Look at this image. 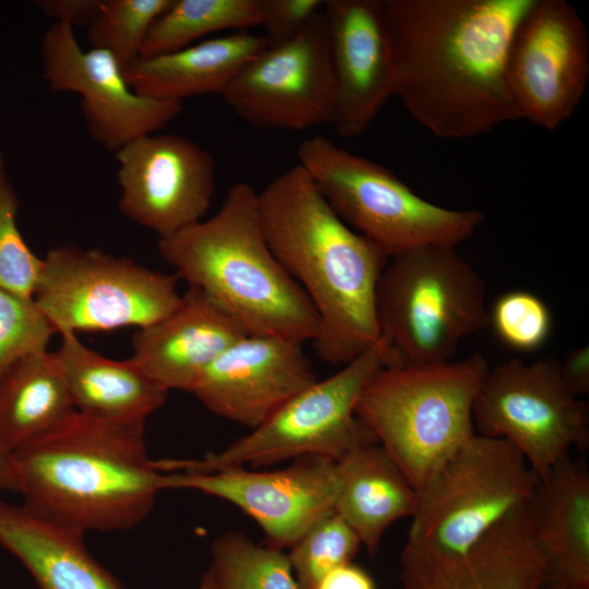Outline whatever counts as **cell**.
I'll return each instance as SVG.
<instances>
[{
  "label": "cell",
  "mask_w": 589,
  "mask_h": 589,
  "mask_svg": "<svg viewBox=\"0 0 589 589\" xmlns=\"http://www.w3.org/2000/svg\"><path fill=\"white\" fill-rule=\"evenodd\" d=\"M496 336L518 351L542 347L552 330V315L542 299L526 290L503 293L489 313Z\"/></svg>",
  "instance_id": "1f68e13d"
},
{
  "label": "cell",
  "mask_w": 589,
  "mask_h": 589,
  "mask_svg": "<svg viewBox=\"0 0 589 589\" xmlns=\"http://www.w3.org/2000/svg\"><path fill=\"white\" fill-rule=\"evenodd\" d=\"M507 86L520 119L549 131L577 109L589 80V36L565 0H533L513 35Z\"/></svg>",
  "instance_id": "7c38bea8"
},
{
  "label": "cell",
  "mask_w": 589,
  "mask_h": 589,
  "mask_svg": "<svg viewBox=\"0 0 589 589\" xmlns=\"http://www.w3.org/2000/svg\"><path fill=\"white\" fill-rule=\"evenodd\" d=\"M376 316L387 368L449 361L465 337L490 324L484 281L447 245L390 255L377 284Z\"/></svg>",
  "instance_id": "8992f818"
},
{
  "label": "cell",
  "mask_w": 589,
  "mask_h": 589,
  "mask_svg": "<svg viewBox=\"0 0 589 589\" xmlns=\"http://www.w3.org/2000/svg\"><path fill=\"white\" fill-rule=\"evenodd\" d=\"M400 566L401 589H539L548 578L526 506L462 555L444 554L407 540Z\"/></svg>",
  "instance_id": "d6986e66"
},
{
  "label": "cell",
  "mask_w": 589,
  "mask_h": 589,
  "mask_svg": "<svg viewBox=\"0 0 589 589\" xmlns=\"http://www.w3.org/2000/svg\"><path fill=\"white\" fill-rule=\"evenodd\" d=\"M267 47L263 35L240 31L203 40L180 50L139 58L124 69L140 95L166 100L221 94L237 74Z\"/></svg>",
  "instance_id": "cb8c5ba5"
},
{
  "label": "cell",
  "mask_w": 589,
  "mask_h": 589,
  "mask_svg": "<svg viewBox=\"0 0 589 589\" xmlns=\"http://www.w3.org/2000/svg\"><path fill=\"white\" fill-rule=\"evenodd\" d=\"M119 209L158 238L202 220L215 188V160L194 141L147 134L116 152Z\"/></svg>",
  "instance_id": "9a60e30c"
},
{
  "label": "cell",
  "mask_w": 589,
  "mask_h": 589,
  "mask_svg": "<svg viewBox=\"0 0 589 589\" xmlns=\"http://www.w3.org/2000/svg\"><path fill=\"white\" fill-rule=\"evenodd\" d=\"M144 425L76 410L12 452L22 505L81 533L137 526L163 491V472L148 455Z\"/></svg>",
  "instance_id": "3957f363"
},
{
  "label": "cell",
  "mask_w": 589,
  "mask_h": 589,
  "mask_svg": "<svg viewBox=\"0 0 589 589\" xmlns=\"http://www.w3.org/2000/svg\"><path fill=\"white\" fill-rule=\"evenodd\" d=\"M0 490L17 493V481L12 453L0 443Z\"/></svg>",
  "instance_id": "74e56055"
},
{
  "label": "cell",
  "mask_w": 589,
  "mask_h": 589,
  "mask_svg": "<svg viewBox=\"0 0 589 589\" xmlns=\"http://www.w3.org/2000/svg\"><path fill=\"white\" fill-rule=\"evenodd\" d=\"M104 0H37L34 4L57 23L88 26L98 14Z\"/></svg>",
  "instance_id": "e575fe53"
},
{
  "label": "cell",
  "mask_w": 589,
  "mask_h": 589,
  "mask_svg": "<svg viewBox=\"0 0 589 589\" xmlns=\"http://www.w3.org/2000/svg\"><path fill=\"white\" fill-rule=\"evenodd\" d=\"M211 567L218 589H300L288 554L228 531L211 548Z\"/></svg>",
  "instance_id": "83f0119b"
},
{
  "label": "cell",
  "mask_w": 589,
  "mask_h": 589,
  "mask_svg": "<svg viewBox=\"0 0 589 589\" xmlns=\"http://www.w3.org/2000/svg\"><path fill=\"white\" fill-rule=\"evenodd\" d=\"M314 589H375L372 577L352 563L327 573Z\"/></svg>",
  "instance_id": "8d00e7d4"
},
{
  "label": "cell",
  "mask_w": 589,
  "mask_h": 589,
  "mask_svg": "<svg viewBox=\"0 0 589 589\" xmlns=\"http://www.w3.org/2000/svg\"><path fill=\"white\" fill-rule=\"evenodd\" d=\"M361 541L335 509L313 524L288 554L300 589H314L330 570L349 564Z\"/></svg>",
  "instance_id": "f546056e"
},
{
  "label": "cell",
  "mask_w": 589,
  "mask_h": 589,
  "mask_svg": "<svg viewBox=\"0 0 589 589\" xmlns=\"http://www.w3.org/2000/svg\"><path fill=\"white\" fill-rule=\"evenodd\" d=\"M257 209L272 252L317 314V357L342 366L375 350L389 366L376 316L389 256L338 217L299 164L257 193Z\"/></svg>",
  "instance_id": "7a4b0ae2"
},
{
  "label": "cell",
  "mask_w": 589,
  "mask_h": 589,
  "mask_svg": "<svg viewBox=\"0 0 589 589\" xmlns=\"http://www.w3.org/2000/svg\"><path fill=\"white\" fill-rule=\"evenodd\" d=\"M40 56L49 87L80 95L91 137L108 151L116 153L129 142L157 132L183 110L182 101L137 94L115 57L103 49L84 50L68 24L56 22L46 31Z\"/></svg>",
  "instance_id": "5bb4252c"
},
{
  "label": "cell",
  "mask_w": 589,
  "mask_h": 589,
  "mask_svg": "<svg viewBox=\"0 0 589 589\" xmlns=\"http://www.w3.org/2000/svg\"><path fill=\"white\" fill-rule=\"evenodd\" d=\"M539 589H564V588L552 585V584L545 581Z\"/></svg>",
  "instance_id": "ab89813d"
},
{
  "label": "cell",
  "mask_w": 589,
  "mask_h": 589,
  "mask_svg": "<svg viewBox=\"0 0 589 589\" xmlns=\"http://www.w3.org/2000/svg\"><path fill=\"white\" fill-rule=\"evenodd\" d=\"M546 581L564 589H589V472L569 455L539 479L527 504Z\"/></svg>",
  "instance_id": "44dd1931"
},
{
  "label": "cell",
  "mask_w": 589,
  "mask_h": 589,
  "mask_svg": "<svg viewBox=\"0 0 589 589\" xmlns=\"http://www.w3.org/2000/svg\"><path fill=\"white\" fill-rule=\"evenodd\" d=\"M297 157L338 217L388 256L423 245L456 248L483 221L479 211L424 200L389 169L325 136L303 141Z\"/></svg>",
  "instance_id": "52a82bcc"
},
{
  "label": "cell",
  "mask_w": 589,
  "mask_h": 589,
  "mask_svg": "<svg viewBox=\"0 0 589 589\" xmlns=\"http://www.w3.org/2000/svg\"><path fill=\"white\" fill-rule=\"evenodd\" d=\"M161 486L194 490L231 503L262 528L267 545L284 550L334 510L337 465L324 457H304L274 471L240 467L213 472H163Z\"/></svg>",
  "instance_id": "2e32d148"
},
{
  "label": "cell",
  "mask_w": 589,
  "mask_h": 589,
  "mask_svg": "<svg viewBox=\"0 0 589 589\" xmlns=\"http://www.w3.org/2000/svg\"><path fill=\"white\" fill-rule=\"evenodd\" d=\"M75 411L55 352L26 354L0 374V443L11 453L51 432Z\"/></svg>",
  "instance_id": "484cf974"
},
{
  "label": "cell",
  "mask_w": 589,
  "mask_h": 589,
  "mask_svg": "<svg viewBox=\"0 0 589 589\" xmlns=\"http://www.w3.org/2000/svg\"><path fill=\"white\" fill-rule=\"evenodd\" d=\"M173 0H104L87 26L89 48L110 52L125 69L140 58L141 48L154 22Z\"/></svg>",
  "instance_id": "f1b7e54d"
},
{
  "label": "cell",
  "mask_w": 589,
  "mask_h": 589,
  "mask_svg": "<svg viewBox=\"0 0 589 589\" xmlns=\"http://www.w3.org/2000/svg\"><path fill=\"white\" fill-rule=\"evenodd\" d=\"M34 301L55 333L152 325L179 304L178 276L75 244L43 259Z\"/></svg>",
  "instance_id": "30bf717a"
},
{
  "label": "cell",
  "mask_w": 589,
  "mask_h": 589,
  "mask_svg": "<svg viewBox=\"0 0 589 589\" xmlns=\"http://www.w3.org/2000/svg\"><path fill=\"white\" fill-rule=\"evenodd\" d=\"M158 252L247 335L300 344L316 338L317 314L272 252L250 184L235 183L211 218L158 238Z\"/></svg>",
  "instance_id": "277c9868"
},
{
  "label": "cell",
  "mask_w": 589,
  "mask_h": 589,
  "mask_svg": "<svg viewBox=\"0 0 589 589\" xmlns=\"http://www.w3.org/2000/svg\"><path fill=\"white\" fill-rule=\"evenodd\" d=\"M336 465L334 509L373 555L387 528L413 515L418 491L378 443L349 452Z\"/></svg>",
  "instance_id": "d4e9b609"
},
{
  "label": "cell",
  "mask_w": 589,
  "mask_h": 589,
  "mask_svg": "<svg viewBox=\"0 0 589 589\" xmlns=\"http://www.w3.org/2000/svg\"><path fill=\"white\" fill-rule=\"evenodd\" d=\"M533 0H383L395 95L434 136L461 140L519 115L508 48Z\"/></svg>",
  "instance_id": "6da1fadb"
},
{
  "label": "cell",
  "mask_w": 589,
  "mask_h": 589,
  "mask_svg": "<svg viewBox=\"0 0 589 589\" xmlns=\"http://www.w3.org/2000/svg\"><path fill=\"white\" fill-rule=\"evenodd\" d=\"M259 0H173L148 31L140 57L185 48L207 34L261 25Z\"/></svg>",
  "instance_id": "4316f807"
},
{
  "label": "cell",
  "mask_w": 589,
  "mask_h": 589,
  "mask_svg": "<svg viewBox=\"0 0 589 589\" xmlns=\"http://www.w3.org/2000/svg\"><path fill=\"white\" fill-rule=\"evenodd\" d=\"M323 0H259L261 26L267 46L285 43L300 33L323 10Z\"/></svg>",
  "instance_id": "836d02e7"
},
{
  "label": "cell",
  "mask_w": 589,
  "mask_h": 589,
  "mask_svg": "<svg viewBox=\"0 0 589 589\" xmlns=\"http://www.w3.org/2000/svg\"><path fill=\"white\" fill-rule=\"evenodd\" d=\"M489 369L480 353L458 361L383 366L363 388L358 418L417 491L476 435L472 408Z\"/></svg>",
  "instance_id": "5b68a950"
},
{
  "label": "cell",
  "mask_w": 589,
  "mask_h": 589,
  "mask_svg": "<svg viewBox=\"0 0 589 589\" xmlns=\"http://www.w3.org/2000/svg\"><path fill=\"white\" fill-rule=\"evenodd\" d=\"M302 345L245 335L203 372L191 394L213 413L252 430L316 381Z\"/></svg>",
  "instance_id": "ac0fdd59"
},
{
  "label": "cell",
  "mask_w": 589,
  "mask_h": 589,
  "mask_svg": "<svg viewBox=\"0 0 589 589\" xmlns=\"http://www.w3.org/2000/svg\"><path fill=\"white\" fill-rule=\"evenodd\" d=\"M83 534L0 501V545L23 563L39 589H127L93 557Z\"/></svg>",
  "instance_id": "7402d4cb"
},
{
  "label": "cell",
  "mask_w": 589,
  "mask_h": 589,
  "mask_svg": "<svg viewBox=\"0 0 589 589\" xmlns=\"http://www.w3.org/2000/svg\"><path fill=\"white\" fill-rule=\"evenodd\" d=\"M538 482L512 444L476 433L418 491L408 541L444 554H466L527 505Z\"/></svg>",
  "instance_id": "9c48e42d"
},
{
  "label": "cell",
  "mask_w": 589,
  "mask_h": 589,
  "mask_svg": "<svg viewBox=\"0 0 589 589\" xmlns=\"http://www.w3.org/2000/svg\"><path fill=\"white\" fill-rule=\"evenodd\" d=\"M335 84L333 123L341 137L363 134L395 95V64L383 0H327Z\"/></svg>",
  "instance_id": "e0dca14e"
},
{
  "label": "cell",
  "mask_w": 589,
  "mask_h": 589,
  "mask_svg": "<svg viewBox=\"0 0 589 589\" xmlns=\"http://www.w3.org/2000/svg\"><path fill=\"white\" fill-rule=\"evenodd\" d=\"M53 334L33 298L0 288V374L20 358L47 349Z\"/></svg>",
  "instance_id": "d6a6232c"
},
{
  "label": "cell",
  "mask_w": 589,
  "mask_h": 589,
  "mask_svg": "<svg viewBox=\"0 0 589 589\" xmlns=\"http://www.w3.org/2000/svg\"><path fill=\"white\" fill-rule=\"evenodd\" d=\"M220 95L255 128L305 130L333 123L335 84L323 10L291 39L267 46Z\"/></svg>",
  "instance_id": "4fadbf2b"
},
{
  "label": "cell",
  "mask_w": 589,
  "mask_h": 589,
  "mask_svg": "<svg viewBox=\"0 0 589 589\" xmlns=\"http://www.w3.org/2000/svg\"><path fill=\"white\" fill-rule=\"evenodd\" d=\"M60 336L55 354L77 411L107 421L145 423L165 404L168 392L131 358H106L85 346L76 333Z\"/></svg>",
  "instance_id": "603a6c76"
},
{
  "label": "cell",
  "mask_w": 589,
  "mask_h": 589,
  "mask_svg": "<svg viewBox=\"0 0 589 589\" xmlns=\"http://www.w3.org/2000/svg\"><path fill=\"white\" fill-rule=\"evenodd\" d=\"M474 431L502 438L527 460L538 478L573 447L589 443L587 404L566 384L554 358L509 359L490 368L472 408Z\"/></svg>",
  "instance_id": "8fae6325"
},
{
  "label": "cell",
  "mask_w": 589,
  "mask_h": 589,
  "mask_svg": "<svg viewBox=\"0 0 589 589\" xmlns=\"http://www.w3.org/2000/svg\"><path fill=\"white\" fill-rule=\"evenodd\" d=\"M562 375L577 397L589 394V348L582 346L569 350L560 361Z\"/></svg>",
  "instance_id": "d590c367"
},
{
  "label": "cell",
  "mask_w": 589,
  "mask_h": 589,
  "mask_svg": "<svg viewBox=\"0 0 589 589\" xmlns=\"http://www.w3.org/2000/svg\"><path fill=\"white\" fill-rule=\"evenodd\" d=\"M384 357L366 351L335 374L300 390L260 425L219 452L199 459L154 460L167 472H213L262 467L287 459L324 457L338 461L349 452L377 443L356 413L359 397Z\"/></svg>",
  "instance_id": "ba28073f"
},
{
  "label": "cell",
  "mask_w": 589,
  "mask_h": 589,
  "mask_svg": "<svg viewBox=\"0 0 589 589\" xmlns=\"http://www.w3.org/2000/svg\"><path fill=\"white\" fill-rule=\"evenodd\" d=\"M19 199L0 151V288L33 298L44 260L26 244L19 227Z\"/></svg>",
  "instance_id": "4dcf8cb0"
},
{
  "label": "cell",
  "mask_w": 589,
  "mask_h": 589,
  "mask_svg": "<svg viewBox=\"0 0 589 589\" xmlns=\"http://www.w3.org/2000/svg\"><path fill=\"white\" fill-rule=\"evenodd\" d=\"M245 335L203 291L189 286L171 313L136 330L131 359L167 392L191 393L203 372Z\"/></svg>",
  "instance_id": "ffe728a7"
},
{
  "label": "cell",
  "mask_w": 589,
  "mask_h": 589,
  "mask_svg": "<svg viewBox=\"0 0 589 589\" xmlns=\"http://www.w3.org/2000/svg\"><path fill=\"white\" fill-rule=\"evenodd\" d=\"M197 589H218L217 584H216L212 573L208 569L201 577L200 585H199Z\"/></svg>",
  "instance_id": "f35d334b"
}]
</instances>
